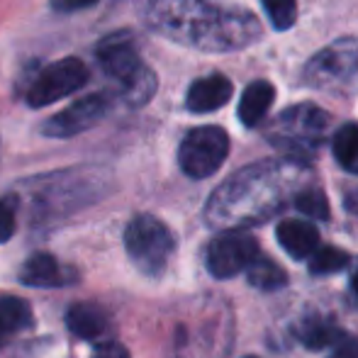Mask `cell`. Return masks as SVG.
I'll use <instances>...</instances> for the list:
<instances>
[{
    "instance_id": "obj_14",
    "label": "cell",
    "mask_w": 358,
    "mask_h": 358,
    "mask_svg": "<svg viewBox=\"0 0 358 358\" xmlns=\"http://www.w3.org/2000/svg\"><path fill=\"white\" fill-rule=\"evenodd\" d=\"M341 334H344V329H339V324L331 317L320 315V312H312V315L302 317L295 324V336L310 351L331 349Z\"/></svg>"
},
{
    "instance_id": "obj_20",
    "label": "cell",
    "mask_w": 358,
    "mask_h": 358,
    "mask_svg": "<svg viewBox=\"0 0 358 358\" xmlns=\"http://www.w3.org/2000/svg\"><path fill=\"white\" fill-rule=\"evenodd\" d=\"M351 264V256L346 251L336 249V246H320L315 254L310 256V273L315 275H331L344 271Z\"/></svg>"
},
{
    "instance_id": "obj_5",
    "label": "cell",
    "mask_w": 358,
    "mask_h": 358,
    "mask_svg": "<svg viewBox=\"0 0 358 358\" xmlns=\"http://www.w3.org/2000/svg\"><path fill=\"white\" fill-rule=\"evenodd\" d=\"M358 76V39L344 37L317 52L305 66L307 85L320 90H339Z\"/></svg>"
},
{
    "instance_id": "obj_13",
    "label": "cell",
    "mask_w": 358,
    "mask_h": 358,
    "mask_svg": "<svg viewBox=\"0 0 358 358\" xmlns=\"http://www.w3.org/2000/svg\"><path fill=\"white\" fill-rule=\"evenodd\" d=\"M66 327L78 339L98 341L110 331V320L103 307L93 302H76L66 312Z\"/></svg>"
},
{
    "instance_id": "obj_6",
    "label": "cell",
    "mask_w": 358,
    "mask_h": 358,
    "mask_svg": "<svg viewBox=\"0 0 358 358\" xmlns=\"http://www.w3.org/2000/svg\"><path fill=\"white\" fill-rule=\"evenodd\" d=\"M229 154V137L222 127H195L185 134L178 149V164L188 178H210Z\"/></svg>"
},
{
    "instance_id": "obj_2",
    "label": "cell",
    "mask_w": 358,
    "mask_h": 358,
    "mask_svg": "<svg viewBox=\"0 0 358 358\" xmlns=\"http://www.w3.org/2000/svg\"><path fill=\"white\" fill-rule=\"evenodd\" d=\"M137 10L156 34L198 52H236L261 37L249 10L220 0H137Z\"/></svg>"
},
{
    "instance_id": "obj_10",
    "label": "cell",
    "mask_w": 358,
    "mask_h": 358,
    "mask_svg": "<svg viewBox=\"0 0 358 358\" xmlns=\"http://www.w3.org/2000/svg\"><path fill=\"white\" fill-rule=\"evenodd\" d=\"M110 108V95L108 93H93L85 98L76 100L66 110L57 113L42 124V134L52 139H69L76 134L85 132L93 124H98L105 117Z\"/></svg>"
},
{
    "instance_id": "obj_16",
    "label": "cell",
    "mask_w": 358,
    "mask_h": 358,
    "mask_svg": "<svg viewBox=\"0 0 358 358\" xmlns=\"http://www.w3.org/2000/svg\"><path fill=\"white\" fill-rule=\"evenodd\" d=\"M275 100V88L268 80H254L244 88L239 100V120L246 127H256L266 120Z\"/></svg>"
},
{
    "instance_id": "obj_15",
    "label": "cell",
    "mask_w": 358,
    "mask_h": 358,
    "mask_svg": "<svg viewBox=\"0 0 358 358\" xmlns=\"http://www.w3.org/2000/svg\"><path fill=\"white\" fill-rule=\"evenodd\" d=\"M64 266L52 254H34L20 268V283L29 287H62L66 283Z\"/></svg>"
},
{
    "instance_id": "obj_22",
    "label": "cell",
    "mask_w": 358,
    "mask_h": 358,
    "mask_svg": "<svg viewBox=\"0 0 358 358\" xmlns=\"http://www.w3.org/2000/svg\"><path fill=\"white\" fill-rule=\"evenodd\" d=\"M264 10L275 29H287L297 20V0H264Z\"/></svg>"
},
{
    "instance_id": "obj_11",
    "label": "cell",
    "mask_w": 358,
    "mask_h": 358,
    "mask_svg": "<svg viewBox=\"0 0 358 358\" xmlns=\"http://www.w3.org/2000/svg\"><path fill=\"white\" fill-rule=\"evenodd\" d=\"M234 88H231L229 78L222 73H210L198 78L193 85L188 88V98H185V105H188L190 113H213V110H220L222 105H227V100L231 98Z\"/></svg>"
},
{
    "instance_id": "obj_1",
    "label": "cell",
    "mask_w": 358,
    "mask_h": 358,
    "mask_svg": "<svg viewBox=\"0 0 358 358\" xmlns=\"http://www.w3.org/2000/svg\"><path fill=\"white\" fill-rule=\"evenodd\" d=\"M310 161L280 156L236 171L210 195L205 222L215 229H249L283 213L312 185Z\"/></svg>"
},
{
    "instance_id": "obj_3",
    "label": "cell",
    "mask_w": 358,
    "mask_h": 358,
    "mask_svg": "<svg viewBox=\"0 0 358 358\" xmlns=\"http://www.w3.org/2000/svg\"><path fill=\"white\" fill-rule=\"evenodd\" d=\"M331 115L312 103L292 105L266 127V139L283 156L310 161L329 137Z\"/></svg>"
},
{
    "instance_id": "obj_18",
    "label": "cell",
    "mask_w": 358,
    "mask_h": 358,
    "mask_svg": "<svg viewBox=\"0 0 358 358\" xmlns=\"http://www.w3.org/2000/svg\"><path fill=\"white\" fill-rule=\"evenodd\" d=\"M246 278H249V283L254 287H259V290H280V287L287 285V273L283 268H280L278 264H275L273 259H268V256H256L254 264L246 268Z\"/></svg>"
},
{
    "instance_id": "obj_23",
    "label": "cell",
    "mask_w": 358,
    "mask_h": 358,
    "mask_svg": "<svg viewBox=\"0 0 358 358\" xmlns=\"http://www.w3.org/2000/svg\"><path fill=\"white\" fill-rule=\"evenodd\" d=\"M327 358H358V336L354 334H341L336 339V344L329 349V356Z\"/></svg>"
},
{
    "instance_id": "obj_28",
    "label": "cell",
    "mask_w": 358,
    "mask_h": 358,
    "mask_svg": "<svg viewBox=\"0 0 358 358\" xmlns=\"http://www.w3.org/2000/svg\"><path fill=\"white\" fill-rule=\"evenodd\" d=\"M346 205H349L351 213H356V215H358V190H356V193H351V195H349V200H346Z\"/></svg>"
},
{
    "instance_id": "obj_4",
    "label": "cell",
    "mask_w": 358,
    "mask_h": 358,
    "mask_svg": "<svg viewBox=\"0 0 358 358\" xmlns=\"http://www.w3.org/2000/svg\"><path fill=\"white\" fill-rule=\"evenodd\" d=\"M124 249L144 275L159 278L176 251V236L159 217L137 215L124 229Z\"/></svg>"
},
{
    "instance_id": "obj_26",
    "label": "cell",
    "mask_w": 358,
    "mask_h": 358,
    "mask_svg": "<svg viewBox=\"0 0 358 358\" xmlns=\"http://www.w3.org/2000/svg\"><path fill=\"white\" fill-rule=\"evenodd\" d=\"M93 358H132V356H129V351L124 349L122 344H117V341H103V344H98V349L93 351Z\"/></svg>"
},
{
    "instance_id": "obj_9",
    "label": "cell",
    "mask_w": 358,
    "mask_h": 358,
    "mask_svg": "<svg viewBox=\"0 0 358 358\" xmlns=\"http://www.w3.org/2000/svg\"><path fill=\"white\" fill-rule=\"evenodd\" d=\"M95 57H98L103 73L108 78L117 80L120 90L127 83H132L146 69L142 64V57H139L137 44H134V37L129 32H115L103 37L98 49H95Z\"/></svg>"
},
{
    "instance_id": "obj_12",
    "label": "cell",
    "mask_w": 358,
    "mask_h": 358,
    "mask_svg": "<svg viewBox=\"0 0 358 358\" xmlns=\"http://www.w3.org/2000/svg\"><path fill=\"white\" fill-rule=\"evenodd\" d=\"M275 239L292 259H310L320 249V231L305 220H283L275 227Z\"/></svg>"
},
{
    "instance_id": "obj_21",
    "label": "cell",
    "mask_w": 358,
    "mask_h": 358,
    "mask_svg": "<svg viewBox=\"0 0 358 358\" xmlns=\"http://www.w3.org/2000/svg\"><path fill=\"white\" fill-rule=\"evenodd\" d=\"M295 208L302 215L312 217V220H329V200H327L324 190L317 188L315 183L307 185L300 195L295 198Z\"/></svg>"
},
{
    "instance_id": "obj_25",
    "label": "cell",
    "mask_w": 358,
    "mask_h": 358,
    "mask_svg": "<svg viewBox=\"0 0 358 358\" xmlns=\"http://www.w3.org/2000/svg\"><path fill=\"white\" fill-rule=\"evenodd\" d=\"M100 0H52V8L57 13L71 15V13H80V10H88L93 5H98Z\"/></svg>"
},
{
    "instance_id": "obj_8",
    "label": "cell",
    "mask_w": 358,
    "mask_h": 358,
    "mask_svg": "<svg viewBox=\"0 0 358 358\" xmlns=\"http://www.w3.org/2000/svg\"><path fill=\"white\" fill-rule=\"evenodd\" d=\"M90 78V71L85 62L76 57H66L62 62L49 64L44 71L37 73L27 90V103L29 108H47V105L57 103V100L66 98V95L80 90Z\"/></svg>"
},
{
    "instance_id": "obj_17",
    "label": "cell",
    "mask_w": 358,
    "mask_h": 358,
    "mask_svg": "<svg viewBox=\"0 0 358 358\" xmlns=\"http://www.w3.org/2000/svg\"><path fill=\"white\" fill-rule=\"evenodd\" d=\"M29 324H32V312L27 302L20 297H0V349Z\"/></svg>"
},
{
    "instance_id": "obj_27",
    "label": "cell",
    "mask_w": 358,
    "mask_h": 358,
    "mask_svg": "<svg viewBox=\"0 0 358 358\" xmlns=\"http://www.w3.org/2000/svg\"><path fill=\"white\" fill-rule=\"evenodd\" d=\"M349 287H351V295H354V297H356V302H358V266L354 268V273H351Z\"/></svg>"
},
{
    "instance_id": "obj_19",
    "label": "cell",
    "mask_w": 358,
    "mask_h": 358,
    "mask_svg": "<svg viewBox=\"0 0 358 358\" xmlns=\"http://www.w3.org/2000/svg\"><path fill=\"white\" fill-rule=\"evenodd\" d=\"M331 149H334V159L339 166L349 173L358 176V124L349 122L341 129H336L334 139H331Z\"/></svg>"
},
{
    "instance_id": "obj_24",
    "label": "cell",
    "mask_w": 358,
    "mask_h": 358,
    "mask_svg": "<svg viewBox=\"0 0 358 358\" xmlns=\"http://www.w3.org/2000/svg\"><path fill=\"white\" fill-rule=\"evenodd\" d=\"M15 234V213L8 203H0V244Z\"/></svg>"
},
{
    "instance_id": "obj_29",
    "label": "cell",
    "mask_w": 358,
    "mask_h": 358,
    "mask_svg": "<svg viewBox=\"0 0 358 358\" xmlns=\"http://www.w3.org/2000/svg\"><path fill=\"white\" fill-rule=\"evenodd\" d=\"M246 358H256V356H246Z\"/></svg>"
},
{
    "instance_id": "obj_7",
    "label": "cell",
    "mask_w": 358,
    "mask_h": 358,
    "mask_svg": "<svg viewBox=\"0 0 358 358\" xmlns=\"http://www.w3.org/2000/svg\"><path fill=\"white\" fill-rule=\"evenodd\" d=\"M259 254V241L246 229H220V234L208 244L205 266L215 278H234L241 271L246 273Z\"/></svg>"
}]
</instances>
